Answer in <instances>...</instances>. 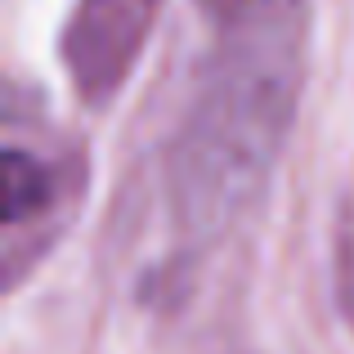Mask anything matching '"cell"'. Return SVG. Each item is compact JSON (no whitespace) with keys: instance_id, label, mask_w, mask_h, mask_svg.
Wrapping results in <instances>:
<instances>
[{"instance_id":"cell-1","label":"cell","mask_w":354,"mask_h":354,"mask_svg":"<svg viewBox=\"0 0 354 354\" xmlns=\"http://www.w3.org/2000/svg\"><path fill=\"white\" fill-rule=\"evenodd\" d=\"M301 0L229 27L166 144L175 229L211 242L251 207L292 126L301 86Z\"/></svg>"},{"instance_id":"cell-2","label":"cell","mask_w":354,"mask_h":354,"mask_svg":"<svg viewBox=\"0 0 354 354\" xmlns=\"http://www.w3.org/2000/svg\"><path fill=\"white\" fill-rule=\"evenodd\" d=\"M162 0H72L59 59L86 104H108L126 86Z\"/></svg>"},{"instance_id":"cell-3","label":"cell","mask_w":354,"mask_h":354,"mask_svg":"<svg viewBox=\"0 0 354 354\" xmlns=\"http://www.w3.org/2000/svg\"><path fill=\"white\" fill-rule=\"evenodd\" d=\"M0 171H5V229H9L5 251H9L23 229L54 220L59 202L72 189V166H68V157H50L32 144L5 139Z\"/></svg>"},{"instance_id":"cell-4","label":"cell","mask_w":354,"mask_h":354,"mask_svg":"<svg viewBox=\"0 0 354 354\" xmlns=\"http://www.w3.org/2000/svg\"><path fill=\"white\" fill-rule=\"evenodd\" d=\"M198 5H202V14H207L211 23L229 32V27H242V23H251V18L278 9L283 0H198Z\"/></svg>"}]
</instances>
